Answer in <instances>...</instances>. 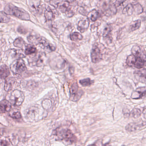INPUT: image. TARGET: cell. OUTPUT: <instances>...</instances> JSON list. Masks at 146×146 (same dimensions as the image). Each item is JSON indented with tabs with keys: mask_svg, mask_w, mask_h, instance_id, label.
<instances>
[{
	"mask_svg": "<svg viewBox=\"0 0 146 146\" xmlns=\"http://www.w3.org/2000/svg\"><path fill=\"white\" fill-rule=\"evenodd\" d=\"M4 12L7 14L13 15L23 20H30L29 13L22 9L19 8L11 3H9L4 8Z\"/></svg>",
	"mask_w": 146,
	"mask_h": 146,
	"instance_id": "obj_1",
	"label": "cell"
},
{
	"mask_svg": "<svg viewBox=\"0 0 146 146\" xmlns=\"http://www.w3.org/2000/svg\"><path fill=\"white\" fill-rule=\"evenodd\" d=\"M50 3L52 6L58 9L62 13H65L70 17L73 15L70 8V3L68 0H51Z\"/></svg>",
	"mask_w": 146,
	"mask_h": 146,
	"instance_id": "obj_2",
	"label": "cell"
},
{
	"mask_svg": "<svg viewBox=\"0 0 146 146\" xmlns=\"http://www.w3.org/2000/svg\"><path fill=\"white\" fill-rule=\"evenodd\" d=\"M100 9L105 15L110 16L116 13V7L110 0H102L100 3Z\"/></svg>",
	"mask_w": 146,
	"mask_h": 146,
	"instance_id": "obj_3",
	"label": "cell"
},
{
	"mask_svg": "<svg viewBox=\"0 0 146 146\" xmlns=\"http://www.w3.org/2000/svg\"><path fill=\"white\" fill-rule=\"evenodd\" d=\"M25 99V95L21 91L14 90L10 93L9 97V102L15 106H20L22 104Z\"/></svg>",
	"mask_w": 146,
	"mask_h": 146,
	"instance_id": "obj_4",
	"label": "cell"
},
{
	"mask_svg": "<svg viewBox=\"0 0 146 146\" xmlns=\"http://www.w3.org/2000/svg\"><path fill=\"white\" fill-rule=\"evenodd\" d=\"M56 134L60 139L67 141L73 142L75 141V137L72 132L68 129L64 128L57 129Z\"/></svg>",
	"mask_w": 146,
	"mask_h": 146,
	"instance_id": "obj_5",
	"label": "cell"
},
{
	"mask_svg": "<svg viewBox=\"0 0 146 146\" xmlns=\"http://www.w3.org/2000/svg\"><path fill=\"white\" fill-rule=\"evenodd\" d=\"M127 63L129 67L140 69L144 67L145 61L141 58L132 55L128 57Z\"/></svg>",
	"mask_w": 146,
	"mask_h": 146,
	"instance_id": "obj_6",
	"label": "cell"
},
{
	"mask_svg": "<svg viewBox=\"0 0 146 146\" xmlns=\"http://www.w3.org/2000/svg\"><path fill=\"white\" fill-rule=\"evenodd\" d=\"M11 71L15 75H20L26 69L25 64L23 61L18 60L12 63L10 66Z\"/></svg>",
	"mask_w": 146,
	"mask_h": 146,
	"instance_id": "obj_7",
	"label": "cell"
},
{
	"mask_svg": "<svg viewBox=\"0 0 146 146\" xmlns=\"http://www.w3.org/2000/svg\"><path fill=\"white\" fill-rule=\"evenodd\" d=\"M146 127V122H137L129 123L126 127L128 132H135L139 131Z\"/></svg>",
	"mask_w": 146,
	"mask_h": 146,
	"instance_id": "obj_8",
	"label": "cell"
},
{
	"mask_svg": "<svg viewBox=\"0 0 146 146\" xmlns=\"http://www.w3.org/2000/svg\"><path fill=\"white\" fill-rule=\"evenodd\" d=\"M82 91L79 89V87L76 83H74L70 87V98L72 101H77L82 95Z\"/></svg>",
	"mask_w": 146,
	"mask_h": 146,
	"instance_id": "obj_9",
	"label": "cell"
},
{
	"mask_svg": "<svg viewBox=\"0 0 146 146\" xmlns=\"http://www.w3.org/2000/svg\"><path fill=\"white\" fill-rule=\"evenodd\" d=\"M91 59L92 61L94 63H98L101 61L102 59V55L99 48L94 45L91 51Z\"/></svg>",
	"mask_w": 146,
	"mask_h": 146,
	"instance_id": "obj_10",
	"label": "cell"
},
{
	"mask_svg": "<svg viewBox=\"0 0 146 146\" xmlns=\"http://www.w3.org/2000/svg\"><path fill=\"white\" fill-rule=\"evenodd\" d=\"M132 52L134 55L141 58L145 62L146 61V54L139 46L137 45H134L132 49Z\"/></svg>",
	"mask_w": 146,
	"mask_h": 146,
	"instance_id": "obj_11",
	"label": "cell"
},
{
	"mask_svg": "<svg viewBox=\"0 0 146 146\" xmlns=\"http://www.w3.org/2000/svg\"><path fill=\"white\" fill-rule=\"evenodd\" d=\"M29 5L32 11L38 13L41 10V4L39 0H29Z\"/></svg>",
	"mask_w": 146,
	"mask_h": 146,
	"instance_id": "obj_12",
	"label": "cell"
},
{
	"mask_svg": "<svg viewBox=\"0 0 146 146\" xmlns=\"http://www.w3.org/2000/svg\"><path fill=\"white\" fill-rule=\"evenodd\" d=\"M135 76L137 80L146 84V69H140L135 71Z\"/></svg>",
	"mask_w": 146,
	"mask_h": 146,
	"instance_id": "obj_13",
	"label": "cell"
},
{
	"mask_svg": "<svg viewBox=\"0 0 146 146\" xmlns=\"http://www.w3.org/2000/svg\"><path fill=\"white\" fill-rule=\"evenodd\" d=\"M146 96V87H141L135 91L132 95L133 99H139Z\"/></svg>",
	"mask_w": 146,
	"mask_h": 146,
	"instance_id": "obj_14",
	"label": "cell"
},
{
	"mask_svg": "<svg viewBox=\"0 0 146 146\" xmlns=\"http://www.w3.org/2000/svg\"><path fill=\"white\" fill-rule=\"evenodd\" d=\"M38 43L42 45L44 48H46L50 50L54 51L55 50V47L53 46L52 44L48 42L46 39L43 37L37 38V41Z\"/></svg>",
	"mask_w": 146,
	"mask_h": 146,
	"instance_id": "obj_15",
	"label": "cell"
},
{
	"mask_svg": "<svg viewBox=\"0 0 146 146\" xmlns=\"http://www.w3.org/2000/svg\"><path fill=\"white\" fill-rule=\"evenodd\" d=\"M11 109V103L9 101L4 99L0 102V113H6L9 111Z\"/></svg>",
	"mask_w": 146,
	"mask_h": 146,
	"instance_id": "obj_16",
	"label": "cell"
},
{
	"mask_svg": "<svg viewBox=\"0 0 146 146\" xmlns=\"http://www.w3.org/2000/svg\"><path fill=\"white\" fill-rule=\"evenodd\" d=\"M89 21L88 19H82L78 22L77 29L81 33L85 32L88 29Z\"/></svg>",
	"mask_w": 146,
	"mask_h": 146,
	"instance_id": "obj_17",
	"label": "cell"
},
{
	"mask_svg": "<svg viewBox=\"0 0 146 146\" xmlns=\"http://www.w3.org/2000/svg\"><path fill=\"white\" fill-rule=\"evenodd\" d=\"M15 80L13 77H9L6 79L4 85V89L7 91H9L13 88L15 84Z\"/></svg>",
	"mask_w": 146,
	"mask_h": 146,
	"instance_id": "obj_18",
	"label": "cell"
},
{
	"mask_svg": "<svg viewBox=\"0 0 146 146\" xmlns=\"http://www.w3.org/2000/svg\"><path fill=\"white\" fill-rule=\"evenodd\" d=\"M10 74L9 69L6 65H2L0 67V79H6Z\"/></svg>",
	"mask_w": 146,
	"mask_h": 146,
	"instance_id": "obj_19",
	"label": "cell"
},
{
	"mask_svg": "<svg viewBox=\"0 0 146 146\" xmlns=\"http://www.w3.org/2000/svg\"><path fill=\"white\" fill-rule=\"evenodd\" d=\"M99 16L100 14L98 12L96 9H93L89 12L88 15V18L89 20L92 21H95L98 19Z\"/></svg>",
	"mask_w": 146,
	"mask_h": 146,
	"instance_id": "obj_20",
	"label": "cell"
},
{
	"mask_svg": "<svg viewBox=\"0 0 146 146\" xmlns=\"http://www.w3.org/2000/svg\"><path fill=\"white\" fill-rule=\"evenodd\" d=\"M45 19L47 21H52L55 18L54 14L50 8H47L44 13Z\"/></svg>",
	"mask_w": 146,
	"mask_h": 146,
	"instance_id": "obj_21",
	"label": "cell"
},
{
	"mask_svg": "<svg viewBox=\"0 0 146 146\" xmlns=\"http://www.w3.org/2000/svg\"><path fill=\"white\" fill-rule=\"evenodd\" d=\"M134 13L133 6L132 4H128L123 10V13L128 16H130Z\"/></svg>",
	"mask_w": 146,
	"mask_h": 146,
	"instance_id": "obj_22",
	"label": "cell"
},
{
	"mask_svg": "<svg viewBox=\"0 0 146 146\" xmlns=\"http://www.w3.org/2000/svg\"><path fill=\"white\" fill-rule=\"evenodd\" d=\"M141 23V21L140 20H137L133 21L129 27V30L130 31H133L138 30L140 27Z\"/></svg>",
	"mask_w": 146,
	"mask_h": 146,
	"instance_id": "obj_23",
	"label": "cell"
},
{
	"mask_svg": "<svg viewBox=\"0 0 146 146\" xmlns=\"http://www.w3.org/2000/svg\"><path fill=\"white\" fill-rule=\"evenodd\" d=\"M9 115L12 118L15 119H20L21 117L20 112L16 110H12L11 111H9Z\"/></svg>",
	"mask_w": 146,
	"mask_h": 146,
	"instance_id": "obj_24",
	"label": "cell"
},
{
	"mask_svg": "<svg viewBox=\"0 0 146 146\" xmlns=\"http://www.w3.org/2000/svg\"><path fill=\"white\" fill-rule=\"evenodd\" d=\"M36 51V49L35 46L32 45H28L26 48L25 54L26 55H31Z\"/></svg>",
	"mask_w": 146,
	"mask_h": 146,
	"instance_id": "obj_25",
	"label": "cell"
},
{
	"mask_svg": "<svg viewBox=\"0 0 146 146\" xmlns=\"http://www.w3.org/2000/svg\"><path fill=\"white\" fill-rule=\"evenodd\" d=\"M10 21L9 17L5 12L0 11V23H8Z\"/></svg>",
	"mask_w": 146,
	"mask_h": 146,
	"instance_id": "obj_26",
	"label": "cell"
},
{
	"mask_svg": "<svg viewBox=\"0 0 146 146\" xmlns=\"http://www.w3.org/2000/svg\"><path fill=\"white\" fill-rule=\"evenodd\" d=\"M70 38L72 41H78L82 39V36L79 33L74 32L70 35Z\"/></svg>",
	"mask_w": 146,
	"mask_h": 146,
	"instance_id": "obj_27",
	"label": "cell"
},
{
	"mask_svg": "<svg viewBox=\"0 0 146 146\" xmlns=\"http://www.w3.org/2000/svg\"><path fill=\"white\" fill-rule=\"evenodd\" d=\"M25 44V41L21 38H18L15 40L14 45L18 48H22Z\"/></svg>",
	"mask_w": 146,
	"mask_h": 146,
	"instance_id": "obj_28",
	"label": "cell"
},
{
	"mask_svg": "<svg viewBox=\"0 0 146 146\" xmlns=\"http://www.w3.org/2000/svg\"><path fill=\"white\" fill-rule=\"evenodd\" d=\"M93 81H92L89 78L84 79L81 80L80 81V83L81 85L83 87L88 86L91 85L93 83Z\"/></svg>",
	"mask_w": 146,
	"mask_h": 146,
	"instance_id": "obj_29",
	"label": "cell"
},
{
	"mask_svg": "<svg viewBox=\"0 0 146 146\" xmlns=\"http://www.w3.org/2000/svg\"><path fill=\"white\" fill-rule=\"evenodd\" d=\"M111 27L110 25H108L104 30L103 36L105 38L110 37L111 35Z\"/></svg>",
	"mask_w": 146,
	"mask_h": 146,
	"instance_id": "obj_30",
	"label": "cell"
},
{
	"mask_svg": "<svg viewBox=\"0 0 146 146\" xmlns=\"http://www.w3.org/2000/svg\"><path fill=\"white\" fill-rule=\"evenodd\" d=\"M134 8V12L135 13L139 15L141 13L143 12V8L141 5L139 3H136V4L133 5Z\"/></svg>",
	"mask_w": 146,
	"mask_h": 146,
	"instance_id": "obj_31",
	"label": "cell"
},
{
	"mask_svg": "<svg viewBox=\"0 0 146 146\" xmlns=\"http://www.w3.org/2000/svg\"><path fill=\"white\" fill-rule=\"evenodd\" d=\"M141 115V111L138 109H134L131 112V115L133 118H138Z\"/></svg>",
	"mask_w": 146,
	"mask_h": 146,
	"instance_id": "obj_32",
	"label": "cell"
},
{
	"mask_svg": "<svg viewBox=\"0 0 146 146\" xmlns=\"http://www.w3.org/2000/svg\"><path fill=\"white\" fill-rule=\"evenodd\" d=\"M126 1V0H116L115 4L116 7H119L123 4Z\"/></svg>",
	"mask_w": 146,
	"mask_h": 146,
	"instance_id": "obj_33",
	"label": "cell"
},
{
	"mask_svg": "<svg viewBox=\"0 0 146 146\" xmlns=\"http://www.w3.org/2000/svg\"><path fill=\"white\" fill-rule=\"evenodd\" d=\"M8 142L5 141H0V146H7L8 145Z\"/></svg>",
	"mask_w": 146,
	"mask_h": 146,
	"instance_id": "obj_34",
	"label": "cell"
},
{
	"mask_svg": "<svg viewBox=\"0 0 146 146\" xmlns=\"http://www.w3.org/2000/svg\"><path fill=\"white\" fill-rule=\"evenodd\" d=\"M143 114L144 118L146 119V108L144 109V111H143Z\"/></svg>",
	"mask_w": 146,
	"mask_h": 146,
	"instance_id": "obj_35",
	"label": "cell"
}]
</instances>
